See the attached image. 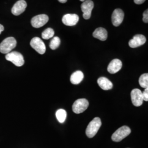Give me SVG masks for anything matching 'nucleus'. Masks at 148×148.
<instances>
[{
  "label": "nucleus",
  "mask_w": 148,
  "mask_h": 148,
  "mask_svg": "<svg viewBox=\"0 0 148 148\" xmlns=\"http://www.w3.org/2000/svg\"><path fill=\"white\" fill-rule=\"evenodd\" d=\"M93 36L99 40L104 41L108 37V32L103 27H98L96 29L93 33Z\"/></svg>",
  "instance_id": "obj_15"
},
{
  "label": "nucleus",
  "mask_w": 148,
  "mask_h": 148,
  "mask_svg": "<svg viewBox=\"0 0 148 148\" xmlns=\"http://www.w3.org/2000/svg\"><path fill=\"white\" fill-rule=\"evenodd\" d=\"M139 83L140 86L144 88H148V74H144L142 75L139 79Z\"/></svg>",
  "instance_id": "obj_19"
},
{
  "label": "nucleus",
  "mask_w": 148,
  "mask_h": 148,
  "mask_svg": "<svg viewBox=\"0 0 148 148\" xmlns=\"http://www.w3.org/2000/svg\"><path fill=\"white\" fill-rule=\"evenodd\" d=\"M97 83L102 90H110L113 87L111 81L104 77H101L97 79Z\"/></svg>",
  "instance_id": "obj_16"
},
{
  "label": "nucleus",
  "mask_w": 148,
  "mask_h": 148,
  "mask_svg": "<svg viewBox=\"0 0 148 148\" xmlns=\"http://www.w3.org/2000/svg\"><path fill=\"white\" fill-rule=\"evenodd\" d=\"M27 3L24 0H19L17 1L12 8V13L14 16H19L25 11Z\"/></svg>",
  "instance_id": "obj_11"
},
{
  "label": "nucleus",
  "mask_w": 148,
  "mask_h": 148,
  "mask_svg": "<svg viewBox=\"0 0 148 148\" xmlns=\"http://www.w3.org/2000/svg\"><path fill=\"white\" fill-rule=\"evenodd\" d=\"M143 21L145 23H148V10H147L143 13Z\"/></svg>",
  "instance_id": "obj_23"
},
{
  "label": "nucleus",
  "mask_w": 148,
  "mask_h": 148,
  "mask_svg": "<svg viewBox=\"0 0 148 148\" xmlns=\"http://www.w3.org/2000/svg\"><path fill=\"white\" fill-rule=\"evenodd\" d=\"M30 46L40 54H43L46 52L45 44L39 37H34L30 41Z\"/></svg>",
  "instance_id": "obj_6"
},
{
  "label": "nucleus",
  "mask_w": 148,
  "mask_h": 148,
  "mask_svg": "<svg viewBox=\"0 0 148 148\" xmlns=\"http://www.w3.org/2000/svg\"><path fill=\"white\" fill-rule=\"evenodd\" d=\"M48 20L49 18L46 14H40L32 18L31 24L34 27L39 28L44 26L48 21Z\"/></svg>",
  "instance_id": "obj_8"
},
{
  "label": "nucleus",
  "mask_w": 148,
  "mask_h": 148,
  "mask_svg": "<svg viewBox=\"0 0 148 148\" xmlns=\"http://www.w3.org/2000/svg\"><path fill=\"white\" fill-rule=\"evenodd\" d=\"M122 66V62L118 59H113L108 66V71L110 74H115L119 71Z\"/></svg>",
  "instance_id": "obj_14"
},
{
  "label": "nucleus",
  "mask_w": 148,
  "mask_h": 148,
  "mask_svg": "<svg viewBox=\"0 0 148 148\" xmlns=\"http://www.w3.org/2000/svg\"><path fill=\"white\" fill-rule=\"evenodd\" d=\"M79 21V17L76 14H66L63 16L62 22L66 26H74Z\"/></svg>",
  "instance_id": "obj_12"
},
{
  "label": "nucleus",
  "mask_w": 148,
  "mask_h": 148,
  "mask_svg": "<svg viewBox=\"0 0 148 148\" xmlns=\"http://www.w3.org/2000/svg\"><path fill=\"white\" fill-rule=\"evenodd\" d=\"M79 1H82V2H84L86 0H79Z\"/></svg>",
  "instance_id": "obj_27"
},
{
  "label": "nucleus",
  "mask_w": 148,
  "mask_h": 148,
  "mask_svg": "<svg viewBox=\"0 0 148 148\" xmlns=\"http://www.w3.org/2000/svg\"><path fill=\"white\" fill-rule=\"evenodd\" d=\"M146 41L147 39L144 35L137 34L136 35L133 37L132 39L129 41L128 45L130 47L134 48L142 46L146 42Z\"/></svg>",
  "instance_id": "obj_13"
},
{
  "label": "nucleus",
  "mask_w": 148,
  "mask_h": 148,
  "mask_svg": "<svg viewBox=\"0 0 148 148\" xmlns=\"http://www.w3.org/2000/svg\"><path fill=\"white\" fill-rule=\"evenodd\" d=\"M60 44V40L59 37L55 36L53 37L49 43V47L52 50H55L59 47Z\"/></svg>",
  "instance_id": "obj_21"
},
{
  "label": "nucleus",
  "mask_w": 148,
  "mask_h": 148,
  "mask_svg": "<svg viewBox=\"0 0 148 148\" xmlns=\"http://www.w3.org/2000/svg\"><path fill=\"white\" fill-rule=\"evenodd\" d=\"M94 7L93 2L91 0H86L81 5L83 12V17L85 19H89L92 14V11Z\"/></svg>",
  "instance_id": "obj_7"
},
{
  "label": "nucleus",
  "mask_w": 148,
  "mask_h": 148,
  "mask_svg": "<svg viewBox=\"0 0 148 148\" xmlns=\"http://www.w3.org/2000/svg\"><path fill=\"white\" fill-rule=\"evenodd\" d=\"M5 59L18 67L21 66L24 64V59L23 55L16 51L7 53L5 56Z\"/></svg>",
  "instance_id": "obj_4"
},
{
  "label": "nucleus",
  "mask_w": 148,
  "mask_h": 148,
  "mask_svg": "<svg viewBox=\"0 0 148 148\" xmlns=\"http://www.w3.org/2000/svg\"><path fill=\"white\" fill-rule=\"evenodd\" d=\"M84 78V73L81 71H76L73 73L70 76V82L73 85H78Z\"/></svg>",
  "instance_id": "obj_17"
},
{
  "label": "nucleus",
  "mask_w": 148,
  "mask_h": 148,
  "mask_svg": "<svg viewBox=\"0 0 148 148\" xmlns=\"http://www.w3.org/2000/svg\"><path fill=\"white\" fill-rule=\"evenodd\" d=\"M101 125V121L99 117L93 119L87 126L86 130V134L89 138L95 137L99 130Z\"/></svg>",
  "instance_id": "obj_1"
},
{
  "label": "nucleus",
  "mask_w": 148,
  "mask_h": 148,
  "mask_svg": "<svg viewBox=\"0 0 148 148\" xmlns=\"http://www.w3.org/2000/svg\"><path fill=\"white\" fill-rule=\"evenodd\" d=\"M54 35V31L52 28H47L42 33V37L45 40H48L51 38H52Z\"/></svg>",
  "instance_id": "obj_20"
},
{
  "label": "nucleus",
  "mask_w": 148,
  "mask_h": 148,
  "mask_svg": "<svg viewBox=\"0 0 148 148\" xmlns=\"http://www.w3.org/2000/svg\"><path fill=\"white\" fill-rule=\"evenodd\" d=\"M59 2L60 3H65L67 2L68 0H58Z\"/></svg>",
  "instance_id": "obj_26"
},
{
  "label": "nucleus",
  "mask_w": 148,
  "mask_h": 148,
  "mask_svg": "<svg viewBox=\"0 0 148 148\" xmlns=\"http://www.w3.org/2000/svg\"><path fill=\"white\" fill-rule=\"evenodd\" d=\"M142 97H143V101H148V88H145L142 92Z\"/></svg>",
  "instance_id": "obj_22"
},
{
  "label": "nucleus",
  "mask_w": 148,
  "mask_h": 148,
  "mask_svg": "<svg viewBox=\"0 0 148 148\" xmlns=\"http://www.w3.org/2000/svg\"><path fill=\"white\" fill-rule=\"evenodd\" d=\"M132 103L135 106H140L143 104V99L142 91L137 88L133 90L131 93Z\"/></svg>",
  "instance_id": "obj_10"
},
{
  "label": "nucleus",
  "mask_w": 148,
  "mask_h": 148,
  "mask_svg": "<svg viewBox=\"0 0 148 148\" xmlns=\"http://www.w3.org/2000/svg\"><path fill=\"white\" fill-rule=\"evenodd\" d=\"M131 132V130L130 127L123 126L118 128L114 133L111 136V139L114 142H121L124 138L127 137Z\"/></svg>",
  "instance_id": "obj_3"
},
{
  "label": "nucleus",
  "mask_w": 148,
  "mask_h": 148,
  "mask_svg": "<svg viewBox=\"0 0 148 148\" xmlns=\"http://www.w3.org/2000/svg\"><path fill=\"white\" fill-rule=\"evenodd\" d=\"M56 116L58 121L60 123H63L66 120L67 113H66V111H65V110L60 109L57 111L56 114Z\"/></svg>",
  "instance_id": "obj_18"
},
{
  "label": "nucleus",
  "mask_w": 148,
  "mask_h": 148,
  "mask_svg": "<svg viewBox=\"0 0 148 148\" xmlns=\"http://www.w3.org/2000/svg\"><path fill=\"white\" fill-rule=\"evenodd\" d=\"M145 0H134V2L137 5H141L143 3Z\"/></svg>",
  "instance_id": "obj_24"
},
{
  "label": "nucleus",
  "mask_w": 148,
  "mask_h": 148,
  "mask_svg": "<svg viewBox=\"0 0 148 148\" xmlns=\"http://www.w3.org/2000/svg\"><path fill=\"white\" fill-rule=\"evenodd\" d=\"M89 102L86 99L81 98L75 101L73 105V111L75 114H81L88 108Z\"/></svg>",
  "instance_id": "obj_5"
},
{
  "label": "nucleus",
  "mask_w": 148,
  "mask_h": 148,
  "mask_svg": "<svg viewBox=\"0 0 148 148\" xmlns=\"http://www.w3.org/2000/svg\"><path fill=\"white\" fill-rule=\"evenodd\" d=\"M124 16V13L121 9L117 8L115 10L111 16V21L113 25L115 27L120 26L123 21Z\"/></svg>",
  "instance_id": "obj_9"
},
{
  "label": "nucleus",
  "mask_w": 148,
  "mask_h": 148,
  "mask_svg": "<svg viewBox=\"0 0 148 148\" xmlns=\"http://www.w3.org/2000/svg\"><path fill=\"white\" fill-rule=\"evenodd\" d=\"M16 46V41L14 37H7L0 43V52L3 54L10 53Z\"/></svg>",
  "instance_id": "obj_2"
},
{
  "label": "nucleus",
  "mask_w": 148,
  "mask_h": 148,
  "mask_svg": "<svg viewBox=\"0 0 148 148\" xmlns=\"http://www.w3.org/2000/svg\"><path fill=\"white\" fill-rule=\"evenodd\" d=\"M3 30H4V27H3L2 25L0 24V34H1V32H3Z\"/></svg>",
  "instance_id": "obj_25"
}]
</instances>
